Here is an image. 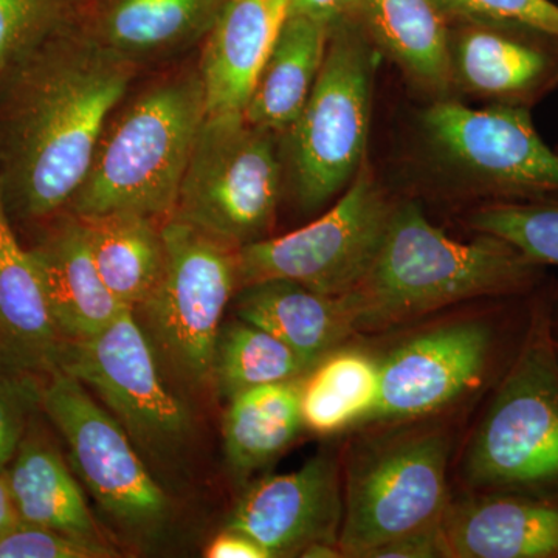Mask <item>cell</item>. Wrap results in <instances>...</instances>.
Masks as SVG:
<instances>
[{"label":"cell","instance_id":"obj_1","mask_svg":"<svg viewBox=\"0 0 558 558\" xmlns=\"http://www.w3.org/2000/svg\"><path fill=\"white\" fill-rule=\"evenodd\" d=\"M21 65L0 182L22 216L43 219L69 207L83 185L135 68L101 43L50 40Z\"/></svg>","mask_w":558,"mask_h":558},{"label":"cell","instance_id":"obj_2","mask_svg":"<svg viewBox=\"0 0 558 558\" xmlns=\"http://www.w3.org/2000/svg\"><path fill=\"white\" fill-rule=\"evenodd\" d=\"M478 234L453 240L416 202L396 204L368 269L339 296L352 332H381L462 301L538 288L545 266L501 238Z\"/></svg>","mask_w":558,"mask_h":558},{"label":"cell","instance_id":"obj_3","mask_svg":"<svg viewBox=\"0 0 558 558\" xmlns=\"http://www.w3.org/2000/svg\"><path fill=\"white\" fill-rule=\"evenodd\" d=\"M204 119L199 73L165 81L140 95L102 132L70 213L84 218L132 211L160 222L172 218Z\"/></svg>","mask_w":558,"mask_h":558},{"label":"cell","instance_id":"obj_4","mask_svg":"<svg viewBox=\"0 0 558 558\" xmlns=\"http://www.w3.org/2000/svg\"><path fill=\"white\" fill-rule=\"evenodd\" d=\"M470 486L558 497V357L546 306L529 315L465 459Z\"/></svg>","mask_w":558,"mask_h":558},{"label":"cell","instance_id":"obj_5","mask_svg":"<svg viewBox=\"0 0 558 558\" xmlns=\"http://www.w3.org/2000/svg\"><path fill=\"white\" fill-rule=\"evenodd\" d=\"M167 260L134 315L160 368L183 387L213 381L216 341L238 290V250L175 218L161 223Z\"/></svg>","mask_w":558,"mask_h":558},{"label":"cell","instance_id":"obj_6","mask_svg":"<svg viewBox=\"0 0 558 558\" xmlns=\"http://www.w3.org/2000/svg\"><path fill=\"white\" fill-rule=\"evenodd\" d=\"M379 51L357 21L330 32L317 83L289 132V168L301 207L340 196L366 161Z\"/></svg>","mask_w":558,"mask_h":558},{"label":"cell","instance_id":"obj_7","mask_svg":"<svg viewBox=\"0 0 558 558\" xmlns=\"http://www.w3.org/2000/svg\"><path fill=\"white\" fill-rule=\"evenodd\" d=\"M449 439L435 428L365 440L352 451L343 490L341 557L438 526L446 513Z\"/></svg>","mask_w":558,"mask_h":558},{"label":"cell","instance_id":"obj_8","mask_svg":"<svg viewBox=\"0 0 558 558\" xmlns=\"http://www.w3.org/2000/svg\"><path fill=\"white\" fill-rule=\"evenodd\" d=\"M281 182L275 134L244 117H205L172 218L241 248L266 240Z\"/></svg>","mask_w":558,"mask_h":558},{"label":"cell","instance_id":"obj_9","mask_svg":"<svg viewBox=\"0 0 558 558\" xmlns=\"http://www.w3.org/2000/svg\"><path fill=\"white\" fill-rule=\"evenodd\" d=\"M421 132L439 170L481 196L526 201L558 194V153L539 137L531 109H476L446 98L422 110Z\"/></svg>","mask_w":558,"mask_h":558},{"label":"cell","instance_id":"obj_10","mask_svg":"<svg viewBox=\"0 0 558 558\" xmlns=\"http://www.w3.org/2000/svg\"><path fill=\"white\" fill-rule=\"evenodd\" d=\"M58 369L100 398L142 457L167 464L185 451L193 433L190 411L168 387L131 307L97 336L68 341Z\"/></svg>","mask_w":558,"mask_h":558},{"label":"cell","instance_id":"obj_11","mask_svg":"<svg viewBox=\"0 0 558 558\" xmlns=\"http://www.w3.org/2000/svg\"><path fill=\"white\" fill-rule=\"evenodd\" d=\"M395 205L365 161L322 218L238 250V289L288 279L323 295H344L376 256Z\"/></svg>","mask_w":558,"mask_h":558},{"label":"cell","instance_id":"obj_12","mask_svg":"<svg viewBox=\"0 0 558 558\" xmlns=\"http://www.w3.org/2000/svg\"><path fill=\"white\" fill-rule=\"evenodd\" d=\"M40 410L68 446L72 468L106 513L137 535L167 523L170 499L119 421L64 371L44 379Z\"/></svg>","mask_w":558,"mask_h":558},{"label":"cell","instance_id":"obj_13","mask_svg":"<svg viewBox=\"0 0 558 558\" xmlns=\"http://www.w3.org/2000/svg\"><path fill=\"white\" fill-rule=\"evenodd\" d=\"M495 347L484 322L421 333L380 363V395L366 421L402 422L435 413L483 380Z\"/></svg>","mask_w":558,"mask_h":558},{"label":"cell","instance_id":"obj_14","mask_svg":"<svg viewBox=\"0 0 558 558\" xmlns=\"http://www.w3.org/2000/svg\"><path fill=\"white\" fill-rule=\"evenodd\" d=\"M453 90L532 109L558 89V38L521 25L449 22Z\"/></svg>","mask_w":558,"mask_h":558},{"label":"cell","instance_id":"obj_15","mask_svg":"<svg viewBox=\"0 0 558 558\" xmlns=\"http://www.w3.org/2000/svg\"><path fill=\"white\" fill-rule=\"evenodd\" d=\"M341 519L339 465L318 454L295 472L250 484L226 529L255 539L270 557H292L315 543L339 546Z\"/></svg>","mask_w":558,"mask_h":558},{"label":"cell","instance_id":"obj_16","mask_svg":"<svg viewBox=\"0 0 558 558\" xmlns=\"http://www.w3.org/2000/svg\"><path fill=\"white\" fill-rule=\"evenodd\" d=\"M292 0H226L202 57L205 117H244Z\"/></svg>","mask_w":558,"mask_h":558},{"label":"cell","instance_id":"obj_17","mask_svg":"<svg viewBox=\"0 0 558 558\" xmlns=\"http://www.w3.org/2000/svg\"><path fill=\"white\" fill-rule=\"evenodd\" d=\"M440 529L449 557L558 558V497L487 492L447 506Z\"/></svg>","mask_w":558,"mask_h":558},{"label":"cell","instance_id":"obj_18","mask_svg":"<svg viewBox=\"0 0 558 558\" xmlns=\"http://www.w3.org/2000/svg\"><path fill=\"white\" fill-rule=\"evenodd\" d=\"M65 343L36 260L11 229L0 182V368L46 379L58 371Z\"/></svg>","mask_w":558,"mask_h":558},{"label":"cell","instance_id":"obj_19","mask_svg":"<svg viewBox=\"0 0 558 558\" xmlns=\"http://www.w3.org/2000/svg\"><path fill=\"white\" fill-rule=\"evenodd\" d=\"M31 252L65 341L97 336L126 310L102 281L75 215L62 219Z\"/></svg>","mask_w":558,"mask_h":558},{"label":"cell","instance_id":"obj_20","mask_svg":"<svg viewBox=\"0 0 558 558\" xmlns=\"http://www.w3.org/2000/svg\"><path fill=\"white\" fill-rule=\"evenodd\" d=\"M355 21L414 87L435 101L449 98V22L433 0H359Z\"/></svg>","mask_w":558,"mask_h":558},{"label":"cell","instance_id":"obj_21","mask_svg":"<svg viewBox=\"0 0 558 558\" xmlns=\"http://www.w3.org/2000/svg\"><path fill=\"white\" fill-rule=\"evenodd\" d=\"M233 304L238 318L288 344L311 369L354 333L339 296L288 279L244 286L234 293Z\"/></svg>","mask_w":558,"mask_h":558},{"label":"cell","instance_id":"obj_22","mask_svg":"<svg viewBox=\"0 0 558 558\" xmlns=\"http://www.w3.org/2000/svg\"><path fill=\"white\" fill-rule=\"evenodd\" d=\"M33 424L5 469L20 520L106 543L60 450Z\"/></svg>","mask_w":558,"mask_h":558},{"label":"cell","instance_id":"obj_23","mask_svg":"<svg viewBox=\"0 0 558 558\" xmlns=\"http://www.w3.org/2000/svg\"><path fill=\"white\" fill-rule=\"evenodd\" d=\"M329 35L318 21L289 13L244 112L252 126L271 134L293 126L317 83Z\"/></svg>","mask_w":558,"mask_h":558},{"label":"cell","instance_id":"obj_24","mask_svg":"<svg viewBox=\"0 0 558 558\" xmlns=\"http://www.w3.org/2000/svg\"><path fill=\"white\" fill-rule=\"evenodd\" d=\"M95 266L110 292L135 310L159 284L167 260L160 220L132 211L80 218Z\"/></svg>","mask_w":558,"mask_h":558},{"label":"cell","instance_id":"obj_25","mask_svg":"<svg viewBox=\"0 0 558 558\" xmlns=\"http://www.w3.org/2000/svg\"><path fill=\"white\" fill-rule=\"evenodd\" d=\"M301 387L303 379L281 381L230 399L223 416V450L238 480L266 468L306 428Z\"/></svg>","mask_w":558,"mask_h":558},{"label":"cell","instance_id":"obj_26","mask_svg":"<svg viewBox=\"0 0 558 558\" xmlns=\"http://www.w3.org/2000/svg\"><path fill=\"white\" fill-rule=\"evenodd\" d=\"M380 395V363L359 351H333L303 377L304 425L330 435L366 421Z\"/></svg>","mask_w":558,"mask_h":558},{"label":"cell","instance_id":"obj_27","mask_svg":"<svg viewBox=\"0 0 558 558\" xmlns=\"http://www.w3.org/2000/svg\"><path fill=\"white\" fill-rule=\"evenodd\" d=\"M311 366L267 330L236 318L222 325L216 341L213 384L231 399L247 389L303 379Z\"/></svg>","mask_w":558,"mask_h":558},{"label":"cell","instance_id":"obj_28","mask_svg":"<svg viewBox=\"0 0 558 558\" xmlns=\"http://www.w3.org/2000/svg\"><path fill=\"white\" fill-rule=\"evenodd\" d=\"M208 0H119L106 14L102 46L131 58L174 46L199 27Z\"/></svg>","mask_w":558,"mask_h":558},{"label":"cell","instance_id":"obj_29","mask_svg":"<svg viewBox=\"0 0 558 558\" xmlns=\"http://www.w3.org/2000/svg\"><path fill=\"white\" fill-rule=\"evenodd\" d=\"M476 233L515 245L542 266L558 267V194L526 201H494L470 215Z\"/></svg>","mask_w":558,"mask_h":558},{"label":"cell","instance_id":"obj_30","mask_svg":"<svg viewBox=\"0 0 558 558\" xmlns=\"http://www.w3.org/2000/svg\"><path fill=\"white\" fill-rule=\"evenodd\" d=\"M72 0H0V76L54 38Z\"/></svg>","mask_w":558,"mask_h":558},{"label":"cell","instance_id":"obj_31","mask_svg":"<svg viewBox=\"0 0 558 558\" xmlns=\"http://www.w3.org/2000/svg\"><path fill=\"white\" fill-rule=\"evenodd\" d=\"M447 22L521 25L558 38V2L554 0H433Z\"/></svg>","mask_w":558,"mask_h":558},{"label":"cell","instance_id":"obj_32","mask_svg":"<svg viewBox=\"0 0 558 558\" xmlns=\"http://www.w3.org/2000/svg\"><path fill=\"white\" fill-rule=\"evenodd\" d=\"M44 379L0 368V470L9 468L40 409Z\"/></svg>","mask_w":558,"mask_h":558},{"label":"cell","instance_id":"obj_33","mask_svg":"<svg viewBox=\"0 0 558 558\" xmlns=\"http://www.w3.org/2000/svg\"><path fill=\"white\" fill-rule=\"evenodd\" d=\"M117 550L108 543L90 542L53 529L17 521L0 538V558H109Z\"/></svg>","mask_w":558,"mask_h":558},{"label":"cell","instance_id":"obj_34","mask_svg":"<svg viewBox=\"0 0 558 558\" xmlns=\"http://www.w3.org/2000/svg\"><path fill=\"white\" fill-rule=\"evenodd\" d=\"M447 556L440 524L413 532L374 549L368 558H439Z\"/></svg>","mask_w":558,"mask_h":558},{"label":"cell","instance_id":"obj_35","mask_svg":"<svg viewBox=\"0 0 558 558\" xmlns=\"http://www.w3.org/2000/svg\"><path fill=\"white\" fill-rule=\"evenodd\" d=\"M359 0H292L290 14H303L332 32L357 17Z\"/></svg>","mask_w":558,"mask_h":558},{"label":"cell","instance_id":"obj_36","mask_svg":"<svg viewBox=\"0 0 558 558\" xmlns=\"http://www.w3.org/2000/svg\"><path fill=\"white\" fill-rule=\"evenodd\" d=\"M205 557L208 558H271L263 546L255 539L247 537L242 532L226 531L220 532L209 543L205 549Z\"/></svg>","mask_w":558,"mask_h":558},{"label":"cell","instance_id":"obj_37","mask_svg":"<svg viewBox=\"0 0 558 558\" xmlns=\"http://www.w3.org/2000/svg\"><path fill=\"white\" fill-rule=\"evenodd\" d=\"M17 521H20V513H17L13 495H11L7 470H0V538H2Z\"/></svg>","mask_w":558,"mask_h":558},{"label":"cell","instance_id":"obj_38","mask_svg":"<svg viewBox=\"0 0 558 558\" xmlns=\"http://www.w3.org/2000/svg\"><path fill=\"white\" fill-rule=\"evenodd\" d=\"M550 317H553V326L554 330L558 333V300L556 303V307H554V311L550 312Z\"/></svg>","mask_w":558,"mask_h":558},{"label":"cell","instance_id":"obj_39","mask_svg":"<svg viewBox=\"0 0 558 558\" xmlns=\"http://www.w3.org/2000/svg\"><path fill=\"white\" fill-rule=\"evenodd\" d=\"M554 336H556V349H557V357H558V333L554 330Z\"/></svg>","mask_w":558,"mask_h":558},{"label":"cell","instance_id":"obj_40","mask_svg":"<svg viewBox=\"0 0 558 558\" xmlns=\"http://www.w3.org/2000/svg\"><path fill=\"white\" fill-rule=\"evenodd\" d=\"M556 149H557V153H558V146H557V148H556Z\"/></svg>","mask_w":558,"mask_h":558},{"label":"cell","instance_id":"obj_41","mask_svg":"<svg viewBox=\"0 0 558 558\" xmlns=\"http://www.w3.org/2000/svg\"><path fill=\"white\" fill-rule=\"evenodd\" d=\"M557 2H558V0H557Z\"/></svg>","mask_w":558,"mask_h":558}]
</instances>
